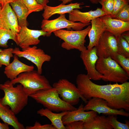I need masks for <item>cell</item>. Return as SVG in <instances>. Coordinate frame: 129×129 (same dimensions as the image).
I'll return each mask as SVG.
<instances>
[{
    "mask_svg": "<svg viewBox=\"0 0 129 129\" xmlns=\"http://www.w3.org/2000/svg\"><path fill=\"white\" fill-rule=\"evenodd\" d=\"M77 87L83 97L88 100L93 97L102 98L107 102L110 108L117 109L114 97L112 94V89L114 84L99 85L93 82L87 74H78L76 79Z\"/></svg>",
    "mask_w": 129,
    "mask_h": 129,
    "instance_id": "obj_1",
    "label": "cell"
},
{
    "mask_svg": "<svg viewBox=\"0 0 129 129\" xmlns=\"http://www.w3.org/2000/svg\"><path fill=\"white\" fill-rule=\"evenodd\" d=\"M10 81L8 80L0 84V89L4 95L1 98V103L8 106L16 115L19 113L27 105L29 96L25 92L21 84L14 87Z\"/></svg>",
    "mask_w": 129,
    "mask_h": 129,
    "instance_id": "obj_2",
    "label": "cell"
},
{
    "mask_svg": "<svg viewBox=\"0 0 129 129\" xmlns=\"http://www.w3.org/2000/svg\"><path fill=\"white\" fill-rule=\"evenodd\" d=\"M59 96L56 89L52 87L48 89L39 90L29 97L52 111L59 112L77 109L64 101Z\"/></svg>",
    "mask_w": 129,
    "mask_h": 129,
    "instance_id": "obj_3",
    "label": "cell"
},
{
    "mask_svg": "<svg viewBox=\"0 0 129 129\" xmlns=\"http://www.w3.org/2000/svg\"><path fill=\"white\" fill-rule=\"evenodd\" d=\"M96 69L103 75L101 79L105 81L122 83L129 79V75L125 71L110 57H99Z\"/></svg>",
    "mask_w": 129,
    "mask_h": 129,
    "instance_id": "obj_4",
    "label": "cell"
},
{
    "mask_svg": "<svg viewBox=\"0 0 129 129\" xmlns=\"http://www.w3.org/2000/svg\"><path fill=\"white\" fill-rule=\"evenodd\" d=\"M10 81L14 85L18 83L22 85L24 90L29 97L39 90L52 87L44 76L34 70L21 73Z\"/></svg>",
    "mask_w": 129,
    "mask_h": 129,
    "instance_id": "obj_5",
    "label": "cell"
},
{
    "mask_svg": "<svg viewBox=\"0 0 129 129\" xmlns=\"http://www.w3.org/2000/svg\"><path fill=\"white\" fill-rule=\"evenodd\" d=\"M91 27L88 25L86 28L78 31H69L60 29L53 32L54 35L63 40L61 47L67 50L75 49L80 51H85V39Z\"/></svg>",
    "mask_w": 129,
    "mask_h": 129,
    "instance_id": "obj_6",
    "label": "cell"
},
{
    "mask_svg": "<svg viewBox=\"0 0 129 129\" xmlns=\"http://www.w3.org/2000/svg\"><path fill=\"white\" fill-rule=\"evenodd\" d=\"M53 86L56 89L62 99L71 105L78 104L80 98L86 104L87 102L77 87L67 79H60L54 83Z\"/></svg>",
    "mask_w": 129,
    "mask_h": 129,
    "instance_id": "obj_7",
    "label": "cell"
},
{
    "mask_svg": "<svg viewBox=\"0 0 129 129\" xmlns=\"http://www.w3.org/2000/svg\"><path fill=\"white\" fill-rule=\"evenodd\" d=\"M22 49L21 51L19 48L16 47L14 49L13 53L18 57H23L34 63L37 67L38 72L42 74L43 63L49 61L51 57L46 54L43 50L38 48L35 45Z\"/></svg>",
    "mask_w": 129,
    "mask_h": 129,
    "instance_id": "obj_8",
    "label": "cell"
},
{
    "mask_svg": "<svg viewBox=\"0 0 129 129\" xmlns=\"http://www.w3.org/2000/svg\"><path fill=\"white\" fill-rule=\"evenodd\" d=\"M65 16V14H61L56 19L51 20L43 19L42 21L41 30L47 32V37L50 36L52 33L55 31L64 28H71L75 31L81 30L91 24L73 22L66 19Z\"/></svg>",
    "mask_w": 129,
    "mask_h": 129,
    "instance_id": "obj_9",
    "label": "cell"
},
{
    "mask_svg": "<svg viewBox=\"0 0 129 129\" xmlns=\"http://www.w3.org/2000/svg\"><path fill=\"white\" fill-rule=\"evenodd\" d=\"M96 47L97 55L98 57L111 58L118 53L116 37L107 31L102 35Z\"/></svg>",
    "mask_w": 129,
    "mask_h": 129,
    "instance_id": "obj_10",
    "label": "cell"
},
{
    "mask_svg": "<svg viewBox=\"0 0 129 129\" xmlns=\"http://www.w3.org/2000/svg\"><path fill=\"white\" fill-rule=\"evenodd\" d=\"M83 109L85 111L92 110L99 114L109 115H119L129 117V113L123 109H112L107 105V102L104 99L97 97H93L87 101L86 105L84 106Z\"/></svg>",
    "mask_w": 129,
    "mask_h": 129,
    "instance_id": "obj_11",
    "label": "cell"
},
{
    "mask_svg": "<svg viewBox=\"0 0 129 129\" xmlns=\"http://www.w3.org/2000/svg\"><path fill=\"white\" fill-rule=\"evenodd\" d=\"M47 33L42 30L31 29L27 26L21 27L16 35V44L22 49L31 45H37L40 42L39 37L46 36Z\"/></svg>",
    "mask_w": 129,
    "mask_h": 129,
    "instance_id": "obj_12",
    "label": "cell"
},
{
    "mask_svg": "<svg viewBox=\"0 0 129 129\" xmlns=\"http://www.w3.org/2000/svg\"><path fill=\"white\" fill-rule=\"evenodd\" d=\"M97 53V48L95 46L91 49H87L81 52L80 55L87 71V75L90 79L94 81L100 80L103 77V75L96 69V64L98 58Z\"/></svg>",
    "mask_w": 129,
    "mask_h": 129,
    "instance_id": "obj_13",
    "label": "cell"
},
{
    "mask_svg": "<svg viewBox=\"0 0 129 129\" xmlns=\"http://www.w3.org/2000/svg\"><path fill=\"white\" fill-rule=\"evenodd\" d=\"M113 95L118 109H123L129 112V82L114 84Z\"/></svg>",
    "mask_w": 129,
    "mask_h": 129,
    "instance_id": "obj_14",
    "label": "cell"
},
{
    "mask_svg": "<svg viewBox=\"0 0 129 129\" xmlns=\"http://www.w3.org/2000/svg\"><path fill=\"white\" fill-rule=\"evenodd\" d=\"M1 28L11 30L16 35L20 28L17 17L9 4L2 7L0 12Z\"/></svg>",
    "mask_w": 129,
    "mask_h": 129,
    "instance_id": "obj_15",
    "label": "cell"
},
{
    "mask_svg": "<svg viewBox=\"0 0 129 129\" xmlns=\"http://www.w3.org/2000/svg\"><path fill=\"white\" fill-rule=\"evenodd\" d=\"M84 105L81 104L77 109L68 111L67 113L62 117V120L64 125L72 122L82 121L84 123L89 121L97 116V113L92 110L85 111Z\"/></svg>",
    "mask_w": 129,
    "mask_h": 129,
    "instance_id": "obj_16",
    "label": "cell"
},
{
    "mask_svg": "<svg viewBox=\"0 0 129 129\" xmlns=\"http://www.w3.org/2000/svg\"><path fill=\"white\" fill-rule=\"evenodd\" d=\"M99 17L106 26V31L116 37L119 36L123 32L129 30V22L113 18L109 15H106Z\"/></svg>",
    "mask_w": 129,
    "mask_h": 129,
    "instance_id": "obj_17",
    "label": "cell"
},
{
    "mask_svg": "<svg viewBox=\"0 0 129 129\" xmlns=\"http://www.w3.org/2000/svg\"><path fill=\"white\" fill-rule=\"evenodd\" d=\"M13 57V61L5 66L4 71L7 77L11 80L16 78L21 73L34 70L33 66L28 65L21 62L15 54Z\"/></svg>",
    "mask_w": 129,
    "mask_h": 129,
    "instance_id": "obj_18",
    "label": "cell"
},
{
    "mask_svg": "<svg viewBox=\"0 0 129 129\" xmlns=\"http://www.w3.org/2000/svg\"><path fill=\"white\" fill-rule=\"evenodd\" d=\"M84 4L83 2L71 3L67 5L62 3L55 6L46 5L43 7L44 11L42 15L44 19L48 20L52 16L56 14L69 13L74 9H82L83 7L81 6Z\"/></svg>",
    "mask_w": 129,
    "mask_h": 129,
    "instance_id": "obj_19",
    "label": "cell"
},
{
    "mask_svg": "<svg viewBox=\"0 0 129 129\" xmlns=\"http://www.w3.org/2000/svg\"><path fill=\"white\" fill-rule=\"evenodd\" d=\"M69 14V21L74 22H79L83 23H89L94 19L106 15L101 8H97L95 10L85 12L75 9Z\"/></svg>",
    "mask_w": 129,
    "mask_h": 129,
    "instance_id": "obj_20",
    "label": "cell"
},
{
    "mask_svg": "<svg viewBox=\"0 0 129 129\" xmlns=\"http://www.w3.org/2000/svg\"><path fill=\"white\" fill-rule=\"evenodd\" d=\"M90 22L91 25L88 34L89 42L87 47L89 50L97 46L100 37L106 29L105 24L99 17L91 20Z\"/></svg>",
    "mask_w": 129,
    "mask_h": 129,
    "instance_id": "obj_21",
    "label": "cell"
},
{
    "mask_svg": "<svg viewBox=\"0 0 129 129\" xmlns=\"http://www.w3.org/2000/svg\"><path fill=\"white\" fill-rule=\"evenodd\" d=\"M0 97V118L4 123L12 126L15 129H25L24 125L19 122L15 114L7 105H3Z\"/></svg>",
    "mask_w": 129,
    "mask_h": 129,
    "instance_id": "obj_22",
    "label": "cell"
},
{
    "mask_svg": "<svg viewBox=\"0 0 129 129\" xmlns=\"http://www.w3.org/2000/svg\"><path fill=\"white\" fill-rule=\"evenodd\" d=\"M9 4L16 16L19 26L27 27L28 24L27 18L30 13L23 0H16Z\"/></svg>",
    "mask_w": 129,
    "mask_h": 129,
    "instance_id": "obj_23",
    "label": "cell"
},
{
    "mask_svg": "<svg viewBox=\"0 0 129 129\" xmlns=\"http://www.w3.org/2000/svg\"><path fill=\"white\" fill-rule=\"evenodd\" d=\"M68 111L62 112L59 113H54L48 109L42 108L37 111V113L41 116H44L49 119L51 124L56 129H66L63 124L62 119L63 117L67 114Z\"/></svg>",
    "mask_w": 129,
    "mask_h": 129,
    "instance_id": "obj_24",
    "label": "cell"
},
{
    "mask_svg": "<svg viewBox=\"0 0 129 129\" xmlns=\"http://www.w3.org/2000/svg\"><path fill=\"white\" fill-rule=\"evenodd\" d=\"M84 129H112L105 115H97L91 120L84 123Z\"/></svg>",
    "mask_w": 129,
    "mask_h": 129,
    "instance_id": "obj_25",
    "label": "cell"
},
{
    "mask_svg": "<svg viewBox=\"0 0 129 129\" xmlns=\"http://www.w3.org/2000/svg\"><path fill=\"white\" fill-rule=\"evenodd\" d=\"M12 39L16 43V35L11 30H7L1 28L0 29V47L7 48L8 41Z\"/></svg>",
    "mask_w": 129,
    "mask_h": 129,
    "instance_id": "obj_26",
    "label": "cell"
},
{
    "mask_svg": "<svg viewBox=\"0 0 129 129\" xmlns=\"http://www.w3.org/2000/svg\"><path fill=\"white\" fill-rule=\"evenodd\" d=\"M116 37L118 53L129 58V43L121 36Z\"/></svg>",
    "mask_w": 129,
    "mask_h": 129,
    "instance_id": "obj_27",
    "label": "cell"
},
{
    "mask_svg": "<svg viewBox=\"0 0 129 129\" xmlns=\"http://www.w3.org/2000/svg\"><path fill=\"white\" fill-rule=\"evenodd\" d=\"M14 49L12 48H6L0 52V68L2 65L6 66L10 63L11 58L13 57Z\"/></svg>",
    "mask_w": 129,
    "mask_h": 129,
    "instance_id": "obj_28",
    "label": "cell"
},
{
    "mask_svg": "<svg viewBox=\"0 0 129 129\" xmlns=\"http://www.w3.org/2000/svg\"><path fill=\"white\" fill-rule=\"evenodd\" d=\"M113 115H108L107 117V119L113 129H129V121L125 120V123H123L117 120V117Z\"/></svg>",
    "mask_w": 129,
    "mask_h": 129,
    "instance_id": "obj_29",
    "label": "cell"
},
{
    "mask_svg": "<svg viewBox=\"0 0 129 129\" xmlns=\"http://www.w3.org/2000/svg\"><path fill=\"white\" fill-rule=\"evenodd\" d=\"M111 58L118 63L129 75V58L119 53L115 54Z\"/></svg>",
    "mask_w": 129,
    "mask_h": 129,
    "instance_id": "obj_30",
    "label": "cell"
},
{
    "mask_svg": "<svg viewBox=\"0 0 129 129\" xmlns=\"http://www.w3.org/2000/svg\"><path fill=\"white\" fill-rule=\"evenodd\" d=\"M30 14L33 12H38L43 9V7L38 4L36 0H23Z\"/></svg>",
    "mask_w": 129,
    "mask_h": 129,
    "instance_id": "obj_31",
    "label": "cell"
},
{
    "mask_svg": "<svg viewBox=\"0 0 129 129\" xmlns=\"http://www.w3.org/2000/svg\"><path fill=\"white\" fill-rule=\"evenodd\" d=\"M102 5V10L106 15L111 16L113 11V0H100L99 2Z\"/></svg>",
    "mask_w": 129,
    "mask_h": 129,
    "instance_id": "obj_32",
    "label": "cell"
},
{
    "mask_svg": "<svg viewBox=\"0 0 129 129\" xmlns=\"http://www.w3.org/2000/svg\"><path fill=\"white\" fill-rule=\"evenodd\" d=\"M112 18L125 22H129V4L124 7L115 16Z\"/></svg>",
    "mask_w": 129,
    "mask_h": 129,
    "instance_id": "obj_33",
    "label": "cell"
},
{
    "mask_svg": "<svg viewBox=\"0 0 129 129\" xmlns=\"http://www.w3.org/2000/svg\"><path fill=\"white\" fill-rule=\"evenodd\" d=\"M113 11L111 16L112 17L115 16L118 12L125 6L129 4V2L126 0H113Z\"/></svg>",
    "mask_w": 129,
    "mask_h": 129,
    "instance_id": "obj_34",
    "label": "cell"
},
{
    "mask_svg": "<svg viewBox=\"0 0 129 129\" xmlns=\"http://www.w3.org/2000/svg\"><path fill=\"white\" fill-rule=\"evenodd\" d=\"M25 128L26 129H56L51 124L42 125L37 121L35 122L33 126H27Z\"/></svg>",
    "mask_w": 129,
    "mask_h": 129,
    "instance_id": "obj_35",
    "label": "cell"
},
{
    "mask_svg": "<svg viewBox=\"0 0 129 129\" xmlns=\"http://www.w3.org/2000/svg\"><path fill=\"white\" fill-rule=\"evenodd\" d=\"M66 129H84V122L82 121H74L65 125Z\"/></svg>",
    "mask_w": 129,
    "mask_h": 129,
    "instance_id": "obj_36",
    "label": "cell"
},
{
    "mask_svg": "<svg viewBox=\"0 0 129 129\" xmlns=\"http://www.w3.org/2000/svg\"><path fill=\"white\" fill-rule=\"evenodd\" d=\"M59 1H62V3L63 4H66L71 2L73 0H59ZM100 0H90L91 2L93 4H97L99 3V1Z\"/></svg>",
    "mask_w": 129,
    "mask_h": 129,
    "instance_id": "obj_37",
    "label": "cell"
},
{
    "mask_svg": "<svg viewBox=\"0 0 129 129\" xmlns=\"http://www.w3.org/2000/svg\"><path fill=\"white\" fill-rule=\"evenodd\" d=\"M16 0H0V4L2 7L7 4L13 2Z\"/></svg>",
    "mask_w": 129,
    "mask_h": 129,
    "instance_id": "obj_38",
    "label": "cell"
},
{
    "mask_svg": "<svg viewBox=\"0 0 129 129\" xmlns=\"http://www.w3.org/2000/svg\"><path fill=\"white\" fill-rule=\"evenodd\" d=\"M125 33L124 32L121 35V36L123 38L129 43V31Z\"/></svg>",
    "mask_w": 129,
    "mask_h": 129,
    "instance_id": "obj_39",
    "label": "cell"
},
{
    "mask_svg": "<svg viewBox=\"0 0 129 129\" xmlns=\"http://www.w3.org/2000/svg\"><path fill=\"white\" fill-rule=\"evenodd\" d=\"M37 2L39 4L42 5L43 7L45 5H47L49 2V0H36Z\"/></svg>",
    "mask_w": 129,
    "mask_h": 129,
    "instance_id": "obj_40",
    "label": "cell"
},
{
    "mask_svg": "<svg viewBox=\"0 0 129 129\" xmlns=\"http://www.w3.org/2000/svg\"><path fill=\"white\" fill-rule=\"evenodd\" d=\"M9 125L5 123H1L0 122V129H9Z\"/></svg>",
    "mask_w": 129,
    "mask_h": 129,
    "instance_id": "obj_41",
    "label": "cell"
},
{
    "mask_svg": "<svg viewBox=\"0 0 129 129\" xmlns=\"http://www.w3.org/2000/svg\"><path fill=\"white\" fill-rule=\"evenodd\" d=\"M1 28V21L0 17V29Z\"/></svg>",
    "mask_w": 129,
    "mask_h": 129,
    "instance_id": "obj_42",
    "label": "cell"
},
{
    "mask_svg": "<svg viewBox=\"0 0 129 129\" xmlns=\"http://www.w3.org/2000/svg\"><path fill=\"white\" fill-rule=\"evenodd\" d=\"M2 7H1V5L0 4V11L1 10V9H2Z\"/></svg>",
    "mask_w": 129,
    "mask_h": 129,
    "instance_id": "obj_43",
    "label": "cell"
},
{
    "mask_svg": "<svg viewBox=\"0 0 129 129\" xmlns=\"http://www.w3.org/2000/svg\"><path fill=\"white\" fill-rule=\"evenodd\" d=\"M2 49H0V52L2 50Z\"/></svg>",
    "mask_w": 129,
    "mask_h": 129,
    "instance_id": "obj_44",
    "label": "cell"
},
{
    "mask_svg": "<svg viewBox=\"0 0 129 129\" xmlns=\"http://www.w3.org/2000/svg\"><path fill=\"white\" fill-rule=\"evenodd\" d=\"M126 0L127 1H128V2H129V0Z\"/></svg>",
    "mask_w": 129,
    "mask_h": 129,
    "instance_id": "obj_45",
    "label": "cell"
}]
</instances>
